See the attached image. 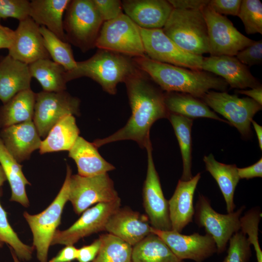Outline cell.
<instances>
[{"mask_svg": "<svg viewBox=\"0 0 262 262\" xmlns=\"http://www.w3.org/2000/svg\"><path fill=\"white\" fill-rule=\"evenodd\" d=\"M245 209V206H242L235 212L221 214L212 207L207 197L199 194L195 207V221L213 239L217 253H223L230 238L240 230V219Z\"/></svg>", "mask_w": 262, "mask_h": 262, "instance_id": "cell-9", "label": "cell"}, {"mask_svg": "<svg viewBox=\"0 0 262 262\" xmlns=\"http://www.w3.org/2000/svg\"><path fill=\"white\" fill-rule=\"evenodd\" d=\"M40 26L30 16L19 21L14 31L8 55L15 60L29 65L43 59H50L44 44Z\"/></svg>", "mask_w": 262, "mask_h": 262, "instance_id": "cell-17", "label": "cell"}, {"mask_svg": "<svg viewBox=\"0 0 262 262\" xmlns=\"http://www.w3.org/2000/svg\"><path fill=\"white\" fill-rule=\"evenodd\" d=\"M151 228L146 215L126 207L110 216L105 231L133 246L151 233Z\"/></svg>", "mask_w": 262, "mask_h": 262, "instance_id": "cell-19", "label": "cell"}, {"mask_svg": "<svg viewBox=\"0 0 262 262\" xmlns=\"http://www.w3.org/2000/svg\"><path fill=\"white\" fill-rule=\"evenodd\" d=\"M169 120L178 141L182 160L180 180L187 181L193 178L192 168L191 129L193 120L179 115L170 113Z\"/></svg>", "mask_w": 262, "mask_h": 262, "instance_id": "cell-33", "label": "cell"}, {"mask_svg": "<svg viewBox=\"0 0 262 262\" xmlns=\"http://www.w3.org/2000/svg\"><path fill=\"white\" fill-rule=\"evenodd\" d=\"M150 231L158 236L181 260L202 262L217 253L213 239L207 233L204 235L197 232L184 235L173 230H161L152 227Z\"/></svg>", "mask_w": 262, "mask_h": 262, "instance_id": "cell-16", "label": "cell"}, {"mask_svg": "<svg viewBox=\"0 0 262 262\" xmlns=\"http://www.w3.org/2000/svg\"><path fill=\"white\" fill-rule=\"evenodd\" d=\"M119 198L108 173L89 177L71 174L70 177L68 201L77 214L94 204L110 202Z\"/></svg>", "mask_w": 262, "mask_h": 262, "instance_id": "cell-10", "label": "cell"}, {"mask_svg": "<svg viewBox=\"0 0 262 262\" xmlns=\"http://www.w3.org/2000/svg\"><path fill=\"white\" fill-rule=\"evenodd\" d=\"M44 44L52 61L69 71L76 66L70 44L60 39L44 26H40Z\"/></svg>", "mask_w": 262, "mask_h": 262, "instance_id": "cell-35", "label": "cell"}, {"mask_svg": "<svg viewBox=\"0 0 262 262\" xmlns=\"http://www.w3.org/2000/svg\"><path fill=\"white\" fill-rule=\"evenodd\" d=\"M70 2V0H32L29 16L38 25L45 27L60 39L67 42L63 20Z\"/></svg>", "mask_w": 262, "mask_h": 262, "instance_id": "cell-25", "label": "cell"}, {"mask_svg": "<svg viewBox=\"0 0 262 262\" xmlns=\"http://www.w3.org/2000/svg\"><path fill=\"white\" fill-rule=\"evenodd\" d=\"M122 4L125 14L147 29H162L173 10L165 0H125Z\"/></svg>", "mask_w": 262, "mask_h": 262, "instance_id": "cell-20", "label": "cell"}, {"mask_svg": "<svg viewBox=\"0 0 262 262\" xmlns=\"http://www.w3.org/2000/svg\"><path fill=\"white\" fill-rule=\"evenodd\" d=\"M14 37V31L0 23V49H8L12 44Z\"/></svg>", "mask_w": 262, "mask_h": 262, "instance_id": "cell-48", "label": "cell"}, {"mask_svg": "<svg viewBox=\"0 0 262 262\" xmlns=\"http://www.w3.org/2000/svg\"><path fill=\"white\" fill-rule=\"evenodd\" d=\"M238 16L246 33L262 34V3L260 0H242Z\"/></svg>", "mask_w": 262, "mask_h": 262, "instance_id": "cell-37", "label": "cell"}, {"mask_svg": "<svg viewBox=\"0 0 262 262\" xmlns=\"http://www.w3.org/2000/svg\"><path fill=\"white\" fill-rule=\"evenodd\" d=\"M80 100L66 91H41L36 94L33 121L40 137H46L50 129L67 115H80Z\"/></svg>", "mask_w": 262, "mask_h": 262, "instance_id": "cell-12", "label": "cell"}, {"mask_svg": "<svg viewBox=\"0 0 262 262\" xmlns=\"http://www.w3.org/2000/svg\"><path fill=\"white\" fill-rule=\"evenodd\" d=\"M104 22L114 19L123 13L122 1L118 0H92Z\"/></svg>", "mask_w": 262, "mask_h": 262, "instance_id": "cell-42", "label": "cell"}, {"mask_svg": "<svg viewBox=\"0 0 262 262\" xmlns=\"http://www.w3.org/2000/svg\"><path fill=\"white\" fill-rule=\"evenodd\" d=\"M78 250L73 245H67L49 262H71L77 259Z\"/></svg>", "mask_w": 262, "mask_h": 262, "instance_id": "cell-47", "label": "cell"}, {"mask_svg": "<svg viewBox=\"0 0 262 262\" xmlns=\"http://www.w3.org/2000/svg\"><path fill=\"white\" fill-rule=\"evenodd\" d=\"M80 130L73 115L62 118L50 129L42 140L40 154L60 151H69L79 136Z\"/></svg>", "mask_w": 262, "mask_h": 262, "instance_id": "cell-29", "label": "cell"}, {"mask_svg": "<svg viewBox=\"0 0 262 262\" xmlns=\"http://www.w3.org/2000/svg\"><path fill=\"white\" fill-rule=\"evenodd\" d=\"M131 114L126 124L114 133L97 139L93 144L98 148L121 140L135 141L142 148L151 142L150 130L153 124L162 118H168L170 113L164 103V93L150 83L142 73L132 76L125 82Z\"/></svg>", "mask_w": 262, "mask_h": 262, "instance_id": "cell-1", "label": "cell"}, {"mask_svg": "<svg viewBox=\"0 0 262 262\" xmlns=\"http://www.w3.org/2000/svg\"><path fill=\"white\" fill-rule=\"evenodd\" d=\"M206 170L216 180L223 196L228 213L234 212V195L240 179L235 164H227L216 161L212 153L203 158Z\"/></svg>", "mask_w": 262, "mask_h": 262, "instance_id": "cell-26", "label": "cell"}, {"mask_svg": "<svg viewBox=\"0 0 262 262\" xmlns=\"http://www.w3.org/2000/svg\"><path fill=\"white\" fill-rule=\"evenodd\" d=\"M173 9L201 10L208 5L209 0H169Z\"/></svg>", "mask_w": 262, "mask_h": 262, "instance_id": "cell-45", "label": "cell"}, {"mask_svg": "<svg viewBox=\"0 0 262 262\" xmlns=\"http://www.w3.org/2000/svg\"><path fill=\"white\" fill-rule=\"evenodd\" d=\"M6 180H7L6 175L2 166L0 164V187Z\"/></svg>", "mask_w": 262, "mask_h": 262, "instance_id": "cell-51", "label": "cell"}, {"mask_svg": "<svg viewBox=\"0 0 262 262\" xmlns=\"http://www.w3.org/2000/svg\"><path fill=\"white\" fill-rule=\"evenodd\" d=\"M0 240L8 244L19 260L30 261L33 246L23 243L10 225L7 213L0 202Z\"/></svg>", "mask_w": 262, "mask_h": 262, "instance_id": "cell-36", "label": "cell"}, {"mask_svg": "<svg viewBox=\"0 0 262 262\" xmlns=\"http://www.w3.org/2000/svg\"><path fill=\"white\" fill-rule=\"evenodd\" d=\"M30 75L41 85L43 91L58 92L66 91V70L50 59L37 60L29 65Z\"/></svg>", "mask_w": 262, "mask_h": 262, "instance_id": "cell-32", "label": "cell"}, {"mask_svg": "<svg viewBox=\"0 0 262 262\" xmlns=\"http://www.w3.org/2000/svg\"><path fill=\"white\" fill-rule=\"evenodd\" d=\"M227 254L222 262H248L251 255V244L241 230L230 238Z\"/></svg>", "mask_w": 262, "mask_h": 262, "instance_id": "cell-39", "label": "cell"}, {"mask_svg": "<svg viewBox=\"0 0 262 262\" xmlns=\"http://www.w3.org/2000/svg\"><path fill=\"white\" fill-rule=\"evenodd\" d=\"M121 205L120 198L110 202L99 203L84 211L81 217L70 227L57 229L51 245H73L80 239L92 234L105 231V226L110 216Z\"/></svg>", "mask_w": 262, "mask_h": 262, "instance_id": "cell-14", "label": "cell"}, {"mask_svg": "<svg viewBox=\"0 0 262 262\" xmlns=\"http://www.w3.org/2000/svg\"><path fill=\"white\" fill-rule=\"evenodd\" d=\"M11 253L12 254V258L13 259L14 262H20L18 258L16 256L13 250L10 248Z\"/></svg>", "mask_w": 262, "mask_h": 262, "instance_id": "cell-52", "label": "cell"}, {"mask_svg": "<svg viewBox=\"0 0 262 262\" xmlns=\"http://www.w3.org/2000/svg\"><path fill=\"white\" fill-rule=\"evenodd\" d=\"M213 112L222 115L245 139L251 135V124L262 105L248 98H239L226 91L211 90L201 99Z\"/></svg>", "mask_w": 262, "mask_h": 262, "instance_id": "cell-8", "label": "cell"}, {"mask_svg": "<svg viewBox=\"0 0 262 262\" xmlns=\"http://www.w3.org/2000/svg\"><path fill=\"white\" fill-rule=\"evenodd\" d=\"M4 243L0 240V248L2 247L3 246Z\"/></svg>", "mask_w": 262, "mask_h": 262, "instance_id": "cell-53", "label": "cell"}, {"mask_svg": "<svg viewBox=\"0 0 262 262\" xmlns=\"http://www.w3.org/2000/svg\"><path fill=\"white\" fill-rule=\"evenodd\" d=\"M131 262H185L157 235L151 233L132 246Z\"/></svg>", "mask_w": 262, "mask_h": 262, "instance_id": "cell-31", "label": "cell"}, {"mask_svg": "<svg viewBox=\"0 0 262 262\" xmlns=\"http://www.w3.org/2000/svg\"><path fill=\"white\" fill-rule=\"evenodd\" d=\"M147 164L142 196L143 207L151 227L161 230H172L168 201L164 195L160 178L154 163L151 142L146 147Z\"/></svg>", "mask_w": 262, "mask_h": 262, "instance_id": "cell-15", "label": "cell"}, {"mask_svg": "<svg viewBox=\"0 0 262 262\" xmlns=\"http://www.w3.org/2000/svg\"><path fill=\"white\" fill-rule=\"evenodd\" d=\"M36 93L31 89L21 91L0 108V128L32 121Z\"/></svg>", "mask_w": 262, "mask_h": 262, "instance_id": "cell-28", "label": "cell"}, {"mask_svg": "<svg viewBox=\"0 0 262 262\" xmlns=\"http://www.w3.org/2000/svg\"><path fill=\"white\" fill-rule=\"evenodd\" d=\"M142 72L129 56L99 49L90 58L77 62L74 68L66 71L65 79L68 82L83 77H88L100 85L104 91L115 95L119 82H125Z\"/></svg>", "mask_w": 262, "mask_h": 262, "instance_id": "cell-3", "label": "cell"}, {"mask_svg": "<svg viewBox=\"0 0 262 262\" xmlns=\"http://www.w3.org/2000/svg\"><path fill=\"white\" fill-rule=\"evenodd\" d=\"M251 123L253 125V126L254 127V130L256 132L258 143H259V146L261 149V150H262V127L260 126L259 124H258L256 122H255L254 120H252L251 121Z\"/></svg>", "mask_w": 262, "mask_h": 262, "instance_id": "cell-50", "label": "cell"}, {"mask_svg": "<svg viewBox=\"0 0 262 262\" xmlns=\"http://www.w3.org/2000/svg\"><path fill=\"white\" fill-rule=\"evenodd\" d=\"M201 68L221 77L233 88L244 90L262 85L251 73L248 66L234 56L203 57Z\"/></svg>", "mask_w": 262, "mask_h": 262, "instance_id": "cell-18", "label": "cell"}, {"mask_svg": "<svg viewBox=\"0 0 262 262\" xmlns=\"http://www.w3.org/2000/svg\"><path fill=\"white\" fill-rule=\"evenodd\" d=\"M99 238L101 246L91 262H131V246L108 233L100 235Z\"/></svg>", "mask_w": 262, "mask_h": 262, "instance_id": "cell-34", "label": "cell"}, {"mask_svg": "<svg viewBox=\"0 0 262 262\" xmlns=\"http://www.w3.org/2000/svg\"><path fill=\"white\" fill-rule=\"evenodd\" d=\"M240 179L249 180L254 178L262 177V158L254 164L244 168H237Z\"/></svg>", "mask_w": 262, "mask_h": 262, "instance_id": "cell-46", "label": "cell"}, {"mask_svg": "<svg viewBox=\"0 0 262 262\" xmlns=\"http://www.w3.org/2000/svg\"><path fill=\"white\" fill-rule=\"evenodd\" d=\"M241 2V0H210L208 6L221 15L238 16Z\"/></svg>", "mask_w": 262, "mask_h": 262, "instance_id": "cell-43", "label": "cell"}, {"mask_svg": "<svg viewBox=\"0 0 262 262\" xmlns=\"http://www.w3.org/2000/svg\"><path fill=\"white\" fill-rule=\"evenodd\" d=\"M30 1L27 0H0V20L14 18L19 21L29 16Z\"/></svg>", "mask_w": 262, "mask_h": 262, "instance_id": "cell-40", "label": "cell"}, {"mask_svg": "<svg viewBox=\"0 0 262 262\" xmlns=\"http://www.w3.org/2000/svg\"><path fill=\"white\" fill-rule=\"evenodd\" d=\"M140 30L145 54L151 59L192 70H202L203 57L181 49L162 29L140 28Z\"/></svg>", "mask_w": 262, "mask_h": 262, "instance_id": "cell-13", "label": "cell"}, {"mask_svg": "<svg viewBox=\"0 0 262 262\" xmlns=\"http://www.w3.org/2000/svg\"><path fill=\"white\" fill-rule=\"evenodd\" d=\"M162 29L183 50L202 56L209 53L207 24L201 10L173 9Z\"/></svg>", "mask_w": 262, "mask_h": 262, "instance_id": "cell-4", "label": "cell"}, {"mask_svg": "<svg viewBox=\"0 0 262 262\" xmlns=\"http://www.w3.org/2000/svg\"><path fill=\"white\" fill-rule=\"evenodd\" d=\"M95 47L129 57L145 55L140 27L124 13L103 22Z\"/></svg>", "mask_w": 262, "mask_h": 262, "instance_id": "cell-7", "label": "cell"}, {"mask_svg": "<svg viewBox=\"0 0 262 262\" xmlns=\"http://www.w3.org/2000/svg\"><path fill=\"white\" fill-rule=\"evenodd\" d=\"M0 164L11 189L10 200L24 207L29 206L26 186L30 184L22 170V166L5 147L0 137Z\"/></svg>", "mask_w": 262, "mask_h": 262, "instance_id": "cell-30", "label": "cell"}, {"mask_svg": "<svg viewBox=\"0 0 262 262\" xmlns=\"http://www.w3.org/2000/svg\"><path fill=\"white\" fill-rule=\"evenodd\" d=\"M72 171L67 166L65 180L57 196L43 212L31 214L25 212L23 216L33 235V246L36 250L39 262H47L48 251L51 241L61 223V215L66 202L68 200L70 177Z\"/></svg>", "mask_w": 262, "mask_h": 262, "instance_id": "cell-6", "label": "cell"}, {"mask_svg": "<svg viewBox=\"0 0 262 262\" xmlns=\"http://www.w3.org/2000/svg\"><path fill=\"white\" fill-rule=\"evenodd\" d=\"M200 178L201 174L198 173L189 180H179L174 194L168 200L172 230L181 232L192 222L195 213L194 196Z\"/></svg>", "mask_w": 262, "mask_h": 262, "instance_id": "cell-22", "label": "cell"}, {"mask_svg": "<svg viewBox=\"0 0 262 262\" xmlns=\"http://www.w3.org/2000/svg\"><path fill=\"white\" fill-rule=\"evenodd\" d=\"M103 22L92 0H70L63 20L66 41L83 52L92 49Z\"/></svg>", "mask_w": 262, "mask_h": 262, "instance_id": "cell-5", "label": "cell"}, {"mask_svg": "<svg viewBox=\"0 0 262 262\" xmlns=\"http://www.w3.org/2000/svg\"><path fill=\"white\" fill-rule=\"evenodd\" d=\"M207 27L210 56H236L253 40L243 35L226 16L208 6L201 10Z\"/></svg>", "mask_w": 262, "mask_h": 262, "instance_id": "cell-11", "label": "cell"}, {"mask_svg": "<svg viewBox=\"0 0 262 262\" xmlns=\"http://www.w3.org/2000/svg\"><path fill=\"white\" fill-rule=\"evenodd\" d=\"M0 137L5 147L19 163L39 149L42 140L33 120L2 129Z\"/></svg>", "mask_w": 262, "mask_h": 262, "instance_id": "cell-21", "label": "cell"}, {"mask_svg": "<svg viewBox=\"0 0 262 262\" xmlns=\"http://www.w3.org/2000/svg\"><path fill=\"white\" fill-rule=\"evenodd\" d=\"M101 246L98 238L90 245L83 246L78 250L77 260L79 262H91L97 256Z\"/></svg>", "mask_w": 262, "mask_h": 262, "instance_id": "cell-44", "label": "cell"}, {"mask_svg": "<svg viewBox=\"0 0 262 262\" xmlns=\"http://www.w3.org/2000/svg\"><path fill=\"white\" fill-rule=\"evenodd\" d=\"M236 93L245 95L252 99L258 104L262 105V85L249 90H237Z\"/></svg>", "mask_w": 262, "mask_h": 262, "instance_id": "cell-49", "label": "cell"}, {"mask_svg": "<svg viewBox=\"0 0 262 262\" xmlns=\"http://www.w3.org/2000/svg\"><path fill=\"white\" fill-rule=\"evenodd\" d=\"M261 217L260 210L254 208L247 211L240 219V230L247 235L249 242L253 246L257 262H262V251L258 241L259 225Z\"/></svg>", "mask_w": 262, "mask_h": 262, "instance_id": "cell-38", "label": "cell"}, {"mask_svg": "<svg viewBox=\"0 0 262 262\" xmlns=\"http://www.w3.org/2000/svg\"><path fill=\"white\" fill-rule=\"evenodd\" d=\"M28 65L8 54L0 58V100L6 103L17 93L31 89Z\"/></svg>", "mask_w": 262, "mask_h": 262, "instance_id": "cell-23", "label": "cell"}, {"mask_svg": "<svg viewBox=\"0 0 262 262\" xmlns=\"http://www.w3.org/2000/svg\"><path fill=\"white\" fill-rule=\"evenodd\" d=\"M164 103L169 113L191 119L205 117L228 123L219 117L201 99L188 94L166 92L164 93Z\"/></svg>", "mask_w": 262, "mask_h": 262, "instance_id": "cell-27", "label": "cell"}, {"mask_svg": "<svg viewBox=\"0 0 262 262\" xmlns=\"http://www.w3.org/2000/svg\"><path fill=\"white\" fill-rule=\"evenodd\" d=\"M136 65L166 92L188 94L201 99L208 91H225L228 83L221 77L203 70H192L159 62L146 55L133 59Z\"/></svg>", "mask_w": 262, "mask_h": 262, "instance_id": "cell-2", "label": "cell"}, {"mask_svg": "<svg viewBox=\"0 0 262 262\" xmlns=\"http://www.w3.org/2000/svg\"><path fill=\"white\" fill-rule=\"evenodd\" d=\"M236 57L243 64L251 66L262 62V41H254L249 46L240 51Z\"/></svg>", "mask_w": 262, "mask_h": 262, "instance_id": "cell-41", "label": "cell"}, {"mask_svg": "<svg viewBox=\"0 0 262 262\" xmlns=\"http://www.w3.org/2000/svg\"><path fill=\"white\" fill-rule=\"evenodd\" d=\"M68 156L76 163L78 174L81 176H96L115 169L100 155L93 143L80 136L68 151Z\"/></svg>", "mask_w": 262, "mask_h": 262, "instance_id": "cell-24", "label": "cell"}]
</instances>
